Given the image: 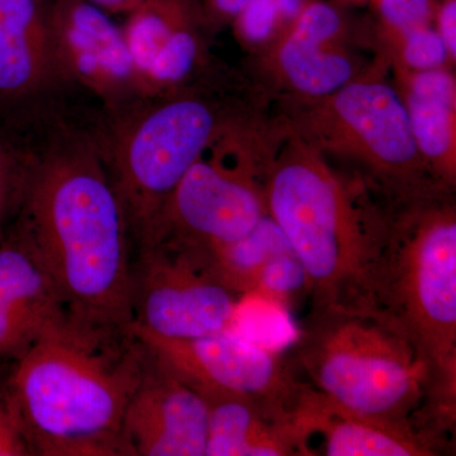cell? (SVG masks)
I'll use <instances>...</instances> for the list:
<instances>
[{
    "label": "cell",
    "mask_w": 456,
    "mask_h": 456,
    "mask_svg": "<svg viewBox=\"0 0 456 456\" xmlns=\"http://www.w3.org/2000/svg\"><path fill=\"white\" fill-rule=\"evenodd\" d=\"M281 117L233 116L191 165L154 226L139 240L198 248L237 241L266 215L265 176L283 136Z\"/></svg>",
    "instance_id": "cell-7"
},
{
    "label": "cell",
    "mask_w": 456,
    "mask_h": 456,
    "mask_svg": "<svg viewBox=\"0 0 456 456\" xmlns=\"http://www.w3.org/2000/svg\"><path fill=\"white\" fill-rule=\"evenodd\" d=\"M16 232L71 316L127 329L134 321L131 224L113 179L94 156H51L23 179Z\"/></svg>",
    "instance_id": "cell-2"
},
{
    "label": "cell",
    "mask_w": 456,
    "mask_h": 456,
    "mask_svg": "<svg viewBox=\"0 0 456 456\" xmlns=\"http://www.w3.org/2000/svg\"><path fill=\"white\" fill-rule=\"evenodd\" d=\"M28 443L7 389L0 391V456H28Z\"/></svg>",
    "instance_id": "cell-25"
},
{
    "label": "cell",
    "mask_w": 456,
    "mask_h": 456,
    "mask_svg": "<svg viewBox=\"0 0 456 456\" xmlns=\"http://www.w3.org/2000/svg\"><path fill=\"white\" fill-rule=\"evenodd\" d=\"M307 0H248L232 20L239 44L259 56L289 31Z\"/></svg>",
    "instance_id": "cell-21"
},
{
    "label": "cell",
    "mask_w": 456,
    "mask_h": 456,
    "mask_svg": "<svg viewBox=\"0 0 456 456\" xmlns=\"http://www.w3.org/2000/svg\"><path fill=\"white\" fill-rule=\"evenodd\" d=\"M122 31L141 92L178 88L196 71L202 42L191 0H142Z\"/></svg>",
    "instance_id": "cell-14"
},
{
    "label": "cell",
    "mask_w": 456,
    "mask_h": 456,
    "mask_svg": "<svg viewBox=\"0 0 456 456\" xmlns=\"http://www.w3.org/2000/svg\"><path fill=\"white\" fill-rule=\"evenodd\" d=\"M265 200L305 269L311 310L368 305L388 200L356 171L336 167L287 122L266 171Z\"/></svg>",
    "instance_id": "cell-3"
},
{
    "label": "cell",
    "mask_w": 456,
    "mask_h": 456,
    "mask_svg": "<svg viewBox=\"0 0 456 456\" xmlns=\"http://www.w3.org/2000/svg\"><path fill=\"white\" fill-rule=\"evenodd\" d=\"M298 415L311 439L314 435L322 436L318 455L437 456L452 450V441L412 422L347 410L310 384L303 393Z\"/></svg>",
    "instance_id": "cell-16"
},
{
    "label": "cell",
    "mask_w": 456,
    "mask_h": 456,
    "mask_svg": "<svg viewBox=\"0 0 456 456\" xmlns=\"http://www.w3.org/2000/svg\"><path fill=\"white\" fill-rule=\"evenodd\" d=\"M350 23L340 8L307 0L296 22L269 50L256 56L268 86L284 102H307L338 92L370 62L351 44Z\"/></svg>",
    "instance_id": "cell-11"
},
{
    "label": "cell",
    "mask_w": 456,
    "mask_h": 456,
    "mask_svg": "<svg viewBox=\"0 0 456 456\" xmlns=\"http://www.w3.org/2000/svg\"><path fill=\"white\" fill-rule=\"evenodd\" d=\"M232 117L187 95L152 108L126 130L114 155L112 179L137 241L151 230L180 180Z\"/></svg>",
    "instance_id": "cell-8"
},
{
    "label": "cell",
    "mask_w": 456,
    "mask_h": 456,
    "mask_svg": "<svg viewBox=\"0 0 456 456\" xmlns=\"http://www.w3.org/2000/svg\"><path fill=\"white\" fill-rule=\"evenodd\" d=\"M391 71L413 140L432 176L443 187L456 185V77L452 69Z\"/></svg>",
    "instance_id": "cell-18"
},
{
    "label": "cell",
    "mask_w": 456,
    "mask_h": 456,
    "mask_svg": "<svg viewBox=\"0 0 456 456\" xmlns=\"http://www.w3.org/2000/svg\"><path fill=\"white\" fill-rule=\"evenodd\" d=\"M377 42L378 55L383 57L392 71L419 73L455 66L456 61L432 26L377 38Z\"/></svg>",
    "instance_id": "cell-22"
},
{
    "label": "cell",
    "mask_w": 456,
    "mask_h": 456,
    "mask_svg": "<svg viewBox=\"0 0 456 456\" xmlns=\"http://www.w3.org/2000/svg\"><path fill=\"white\" fill-rule=\"evenodd\" d=\"M44 11L36 0H0V93L23 94L53 71Z\"/></svg>",
    "instance_id": "cell-19"
},
{
    "label": "cell",
    "mask_w": 456,
    "mask_h": 456,
    "mask_svg": "<svg viewBox=\"0 0 456 456\" xmlns=\"http://www.w3.org/2000/svg\"><path fill=\"white\" fill-rule=\"evenodd\" d=\"M206 250L218 277L245 297L253 296L257 277L270 260L293 251L269 213L242 239Z\"/></svg>",
    "instance_id": "cell-20"
},
{
    "label": "cell",
    "mask_w": 456,
    "mask_h": 456,
    "mask_svg": "<svg viewBox=\"0 0 456 456\" xmlns=\"http://www.w3.org/2000/svg\"><path fill=\"white\" fill-rule=\"evenodd\" d=\"M23 179L11 156L0 147V208L9 211L14 200L20 198Z\"/></svg>",
    "instance_id": "cell-27"
},
{
    "label": "cell",
    "mask_w": 456,
    "mask_h": 456,
    "mask_svg": "<svg viewBox=\"0 0 456 456\" xmlns=\"http://www.w3.org/2000/svg\"><path fill=\"white\" fill-rule=\"evenodd\" d=\"M128 327L161 368L193 389L239 393L297 410L308 387L289 356L233 329L191 340H167Z\"/></svg>",
    "instance_id": "cell-10"
},
{
    "label": "cell",
    "mask_w": 456,
    "mask_h": 456,
    "mask_svg": "<svg viewBox=\"0 0 456 456\" xmlns=\"http://www.w3.org/2000/svg\"><path fill=\"white\" fill-rule=\"evenodd\" d=\"M147 364L130 327L66 314L16 360L5 384L31 454L128 456L123 419Z\"/></svg>",
    "instance_id": "cell-1"
},
{
    "label": "cell",
    "mask_w": 456,
    "mask_h": 456,
    "mask_svg": "<svg viewBox=\"0 0 456 456\" xmlns=\"http://www.w3.org/2000/svg\"><path fill=\"white\" fill-rule=\"evenodd\" d=\"M208 411L206 456H314L298 408L266 399L196 389Z\"/></svg>",
    "instance_id": "cell-15"
},
{
    "label": "cell",
    "mask_w": 456,
    "mask_h": 456,
    "mask_svg": "<svg viewBox=\"0 0 456 456\" xmlns=\"http://www.w3.org/2000/svg\"><path fill=\"white\" fill-rule=\"evenodd\" d=\"M53 66L104 98L139 90L125 35L86 0H56L47 13Z\"/></svg>",
    "instance_id": "cell-13"
},
{
    "label": "cell",
    "mask_w": 456,
    "mask_h": 456,
    "mask_svg": "<svg viewBox=\"0 0 456 456\" xmlns=\"http://www.w3.org/2000/svg\"><path fill=\"white\" fill-rule=\"evenodd\" d=\"M95 7L112 13H130L142 0H86Z\"/></svg>",
    "instance_id": "cell-29"
},
{
    "label": "cell",
    "mask_w": 456,
    "mask_h": 456,
    "mask_svg": "<svg viewBox=\"0 0 456 456\" xmlns=\"http://www.w3.org/2000/svg\"><path fill=\"white\" fill-rule=\"evenodd\" d=\"M66 314L50 275L14 231L0 241V359L22 356Z\"/></svg>",
    "instance_id": "cell-17"
},
{
    "label": "cell",
    "mask_w": 456,
    "mask_h": 456,
    "mask_svg": "<svg viewBox=\"0 0 456 456\" xmlns=\"http://www.w3.org/2000/svg\"><path fill=\"white\" fill-rule=\"evenodd\" d=\"M248 0H204L206 13L215 23H232Z\"/></svg>",
    "instance_id": "cell-28"
},
{
    "label": "cell",
    "mask_w": 456,
    "mask_h": 456,
    "mask_svg": "<svg viewBox=\"0 0 456 456\" xmlns=\"http://www.w3.org/2000/svg\"><path fill=\"white\" fill-rule=\"evenodd\" d=\"M432 27L456 61V0H436Z\"/></svg>",
    "instance_id": "cell-26"
},
{
    "label": "cell",
    "mask_w": 456,
    "mask_h": 456,
    "mask_svg": "<svg viewBox=\"0 0 456 456\" xmlns=\"http://www.w3.org/2000/svg\"><path fill=\"white\" fill-rule=\"evenodd\" d=\"M301 290L307 292V277L296 254L289 251L270 260L261 270L253 296L288 305Z\"/></svg>",
    "instance_id": "cell-23"
},
{
    "label": "cell",
    "mask_w": 456,
    "mask_h": 456,
    "mask_svg": "<svg viewBox=\"0 0 456 456\" xmlns=\"http://www.w3.org/2000/svg\"><path fill=\"white\" fill-rule=\"evenodd\" d=\"M436 0H370L377 26L375 37L384 38L419 27L432 26Z\"/></svg>",
    "instance_id": "cell-24"
},
{
    "label": "cell",
    "mask_w": 456,
    "mask_h": 456,
    "mask_svg": "<svg viewBox=\"0 0 456 456\" xmlns=\"http://www.w3.org/2000/svg\"><path fill=\"white\" fill-rule=\"evenodd\" d=\"M284 106L281 117L303 141L331 160L353 165L387 200L450 191L419 155L383 57L375 56L364 73L325 98Z\"/></svg>",
    "instance_id": "cell-6"
},
{
    "label": "cell",
    "mask_w": 456,
    "mask_h": 456,
    "mask_svg": "<svg viewBox=\"0 0 456 456\" xmlns=\"http://www.w3.org/2000/svg\"><path fill=\"white\" fill-rule=\"evenodd\" d=\"M207 436L208 411L202 395L149 354L142 382L123 419L127 455L206 456Z\"/></svg>",
    "instance_id": "cell-12"
},
{
    "label": "cell",
    "mask_w": 456,
    "mask_h": 456,
    "mask_svg": "<svg viewBox=\"0 0 456 456\" xmlns=\"http://www.w3.org/2000/svg\"><path fill=\"white\" fill-rule=\"evenodd\" d=\"M368 305L424 354L440 391L456 393V206L452 191L388 200Z\"/></svg>",
    "instance_id": "cell-5"
},
{
    "label": "cell",
    "mask_w": 456,
    "mask_h": 456,
    "mask_svg": "<svg viewBox=\"0 0 456 456\" xmlns=\"http://www.w3.org/2000/svg\"><path fill=\"white\" fill-rule=\"evenodd\" d=\"M245 298L218 277L206 248L170 240L139 244L131 326L167 340H191L232 327Z\"/></svg>",
    "instance_id": "cell-9"
},
{
    "label": "cell",
    "mask_w": 456,
    "mask_h": 456,
    "mask_svg": "<svg viewBox=\"0 0 456 456\" xmlns=\"http://www.w3.org/2000/svg\"><path fill=\"white\" fill-rule=\"evenodd\" d=\"M289 358L314 391L365 415L428 431L432 407L452 402L440 391L419 347L371 307L311 310Z\"/></svg>",
    "instance_id": "cell-4"
}]
</instances>
